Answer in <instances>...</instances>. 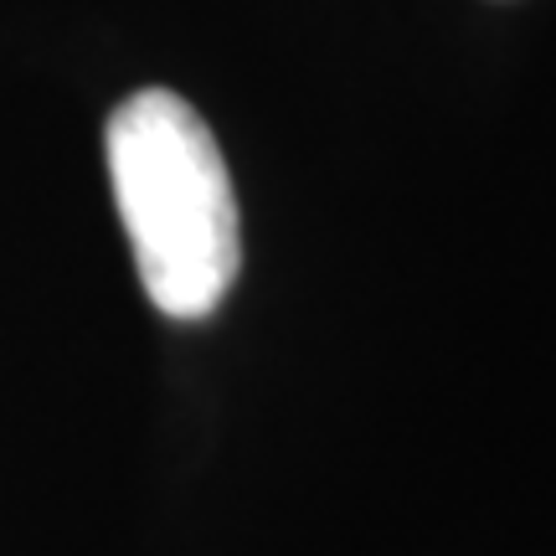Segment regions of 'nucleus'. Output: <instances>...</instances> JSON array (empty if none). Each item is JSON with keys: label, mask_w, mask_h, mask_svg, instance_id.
Masks as SVG:
<instances>
[{"label": "nucleus", "mask_w": 556, "mask_h": 556, "mask_svg": "<svg viewBox=\"0 0 556 556\" xmlns=\"http://www.w3.org/2000/svg\"><path fill=\"white\" fill-rule=\"evenodd\" d=\"M103 155L139 283L160 315L206 319L242 263L232 176L191 103L144 88L109 114Z\"/></svg>", "instance_id": "obj_1"}]
</instances>
